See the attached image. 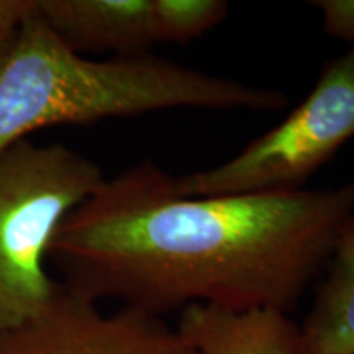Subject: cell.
<instances>
[{
	"mask_svg": "<svg viewBox=\"0 0 354 354\" xmlns=\"http://www.w3.org/2000/svg\"><path fill=\"white\" fill-rule=\"evenodd\" d=\"M308 315L299 325L300 354H354V215L344 221Z\"/></svg>",
	"mask_w": 354,
	"mask_h": 354,
	"instance_id": "ba28073f",
	"label": "cell"
},
{
	"mask_svg": "<svg viewBox=\"0 0 354 354\" xmlns=\"http://www.w3.org/2000/svg\"><path fill=\"white\" fill-rule=\"evenodd\" d=\"M223 0H151V26L156 43H187L223 21Z\"/></svg>",
	"mask_w": 354,
	"mask_h": 354,
	"instance_id": "9c48e42d",
	"label": "cell"
},
{
	"mask_svg": "<svg viewBox=\"0 0 354 354\" xmlns=\"http://www.w3.org/2000/svg\"><path fill=\"white\" fill-rule=\"evenodd\" d=\"M354 136V53L339 56L299 107L236 156L174 176L180 196L215 197L304 189L308 177Z\"/></svg>",
	"mask_w": 354,
	"mask_h": 354,
	"instance_id": "277c9868",
	"label": "cell"
},
{
	"mask_svg": "<svg viewBox=\"0 0 354 354\" xmlns=\"http://www.w3.org/2000/svg\"><path fill=\"white\" fill-rule=\"evenodd\" d=\"M35 10L69 50L82 56H140L156 44L151 0H35Z\"/></svg>",
	"mask_w": 354,
	"mask_h": 354,
	"instance_id": "8992f818",
	"label": "cell"
},
{
	"mask_svg": "<svg viewBox=\"0 0 354 354\" xmlns=\"http://www.w3.org/2000/svg\"><path fill=\"white\" fill-rule=\"evenodd\" d=\"M353 53H354V46H353Z\"/></svg>",
	"mask_w": 354,
	"mask_h": 354,
	"instance_id": "7c38bea8",
	"label": "cell"
},
{
	"mask_svg": "<svg viewBox=\"0 0 354 354\" xmlns=\"http://www.w3.org/2000/svg\"><path fill=\"white\" fill-rule=\"evenodd\" d=\"M0 354H198L180 331L141 310L104 313L63 284L41 308L0 331Z\"/></svg>",
	"mask_w": 354,
	"mask_h": 354,
	"instance_id": "5b68a950",
	"label": "cell"
},
{
	"mask_svg": "<svg viewBox=\"0 0 354 354\" xmlns=\"http://www.w3.org/2000/svg\"><path fill=\"white\" fill-rule=\"evenodd\" d=\"M354 215V179L330 189L180 196L174 176L140 161L105 177L66 216L48 263L92 302L162 317L189 305H297Z\"/></svg>",
	"mask_w": 354,
	"mask_h": 354,
	"instance_id": "6da1fadb",
	"label": "cell"
},
{
	"mask_svg": "<svg viewBox=\"0 0 354 354\" xmlns=\"http://www.w3.org/2000/svg\"><path fill=\"white\" fill-rule=\"evenodd\" d=\"M104 179L97 162L66 145L28 138L0 154V331L55 294L59 281L46 271L53 238Z\"/></svg>",
	"mask_w": 354,
	"mask_h": 354,
	"instance_id": "3957f363",
	"label": "cell"
},
{
	"mask_svg": "<svg viewBox=\"0 0 354 354\" xmlns=\"http://www.w3.org/2000/svg\"><path fill=\"white\" fill-rule=\"evenodd\" d=\"M323 17V28L333 38L354 43V0L313 2Z\"/></svg>",
	"mask_w": 354,
	"mask_h": 354,
	"instance_id": "30bf717a",
	"label": "cell"
},
{
	"mask_svg": "<svg viewBox=\"0 0 354 354\" xmlns=\"http://www.w3.org/2000/svg\"><path fill=\"white\" fill-rule=\"evenodd\" d=\"M287 95L154 56L88 59L33 7L0 51V154L33 131L172 109L277 112Z\"/></svg>",
	"mask_w": 354,
	"mask_h": 354,
	"instance_id": "7a4b0ae2",
	"label": "cell"
},
{
	"mask_svg": "<svg viewBox=\"0 0 354 354\" xmlns=\"http://www.w3.org/2000/svg\"><path fill=\"white\" fill-rule=\"evenodd\" d=\"M177 330L198 354H300L299 325L276 308L189 305Z\"/></svg>",
	"mask_w": 354,
	"mask_h": 354,
	"instance_id": "52a82bcc",
	"label": "cell"
},
{
	"mask_svg": "<svg viewBox=\"0 0 354 354\" xmlns=\"http://www.w3.org/2000/svg\"><path fill=\"white\" fill-rule=\"evenodd\" d=\"M33 7V0H0V51Z\"/></svg>",
	"mask_w": 354,
	"mask_h": 354,
	"instance_id": "8fae6325",
	"label": "cell"
}]
</instances>
